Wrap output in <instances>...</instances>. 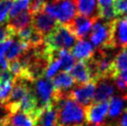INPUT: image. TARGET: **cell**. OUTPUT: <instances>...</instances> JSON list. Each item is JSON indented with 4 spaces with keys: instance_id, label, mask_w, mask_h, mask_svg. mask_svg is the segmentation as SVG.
<instances>
[{
    "instance_id": "obj_1",
    "label": "cell",
    "mask_w": 127,
    "mask_h": 126,
    "mask_svg": "<svg viewBox=\"0 0 127 126\" xmlns=\"http://www.w3.org/2000/svg\"><path fill=\"white\" fill-rule=\"evenodd\" d=\"M76 38L68 25L59 24L48 35L44 38V46L50 52H58L61 49L72 48Z\"/></svg>"
},
{
    "instance_id": "obj_2",
    "label": "cell",
    "mask_w": 127,
    "mask_h": 126,
    "mask_svg": "<svg viewBox=\"0 0 127 126\" xmlns=\"http://www.w3.org/2000/svg\"><path fill=\"white\" fill-rule=\"evenodd\" d=\"M43 11L56 19L60 24H69L77 15L76 2L75 0H53L46 2Z\"/></svg>"
},
{
    "instance_id": "obj_3",
    "label": "cell",
    "mask_w": 127,
    "mask_h": 126,
    "mask_svg": "<svg viewBox=\"0 0 127 126\" xmlns=\"http://www.w3.org/2000/svg\"><path fill=\"white\" fill-rule=\"evenodd\" d=\"M90 39L93 45L100 49L112 48L110 40V21H95L92 27Z\"/></svg>"
},
{
    "instance_id": "obj_4",
    "label": "cell",
    "mask_w": 127,
    "mask_h": 126,
    "mask_svg": "<svg viewBox=\"0 0 127 126\" xmlns=\"http://www.w3.org/2000/svg\"><path fill=\"white\" fill-rule=\"evenodd\" d=\"M59 24L60 22L56 19L47 15L44 11H40L32 15L31 26L43 37H46V35L49 34Z\"/></svg>"
},
{
    "instance_id": "obj_5",
    "label": "cell",
    "mask_w": 127,
    "mask_h": 126,
    "mask_svg": "<svg viewBox=\"0 0 127 126\" xmlns=\"http://www.w3.org/2000/svg\"><path fill=\"white\" fill-rule=\"evenodd\" d=\"M110 40L112 48L127 47V20L115 19L110 21Z\"/></svg>"
},
{
    "instance_id": "obj_6",
    "label": "cell",
    "mask_w": 127,
    "mask_h": 126,
    "mask_svg": "<svg viewBox=\"0 0 127 126\" xmlns=\"http://www.w3.org/2000/svg\"><path fill=\"white\" fill-rule=\"evenodd\" d=\"M98 19L86 18L77 14L69 24L66 25H68V27L71 30L72 34L74 35V37L76 38V40L82 41L89 34V32H90L92 27H93V24Z\"/></svg>"
},
{
    "instance_id": "obj_7",
    "label": "cell",
    "mask_w": 127,
    "mask_h": 126,
    "mask_svg": "<svg viewBox=\"0 0 127 126\" xmlns=\"http://www.w3.org/2000/svg\"><path fill=\"white\" fill-rule=\"evenodd\" d=\"M33 88H31L32 94L35 96L40 109L45 108L51 101V98L54 93L53 85L48 80L38 79L33 82Z\"/></svg>"
},
{
    "instance_id": "obj_8",
    "label": "cell",
    "mask_w": 127,
    "mask_h": 126,
    "mask_svg": "<svg viewBox=\"0 0 127 126\" xmlns=\"http://www.w3.org/2000/svg\"><path fill=\"white\" fill-rule=\"evenodd\" d=\"M85 122L87 124H101L109 111L108 101L91 103L84 109Z\"/></svg>"
},
{
    "instance_id": "obj_9",
    "label": "cell",
    "mask_w": 127,
    "mask_h": 126,
    "mask_svg": "<svg viewBox=\"0 0 127 126\" xmlns=\"http://www.w3.org/2000/svg\"><path fill=\"white\" fill-rule=\"evenodd\" d=\"M95 84L94 82H90L84 85H78L70 92V97L79 105L88 106L94 101Z\"/></svg>"
},
{
    "instance_id": "obj_10",
    "label": "cell",
    "mask_w": 127,
    "mask_h": 126,
    "mask_svg": "<svg viewBox=\"0 0 127 126\" xmlns=\"http://www.w3.org/2000/svg\"><path fill=\"white\" fill-rule=\"evenodd\" d=\"M71 75L74 83L78 85H84L92 82L90 71L85 60H79L71 70Z\"/></svg>"
},
{
    "instance_id": "obj_11",
    "label": "cell",
    "mask_w": 127,
    "mask_h": 126,
    "mask_svg": "<svg viewBox=\"0 0 127 126\" xmlns=\"http://www.w3.org/2000/svg\"><path fill=\"white\" fill-rule=\"evenodd\" d=\"M7 21H8V22L7 24V27L16 36L18 32L21 31L22 29L26 28V27L31 25L32 15L30 14V12L27 9V10L20 13L17 16H15L14 18L7 20Z\"/></svg>"
},
{
    "instance_id": "obj_12",
    "label": "cell",
    "mask_w": 127,
    "mask_h": 126,
    "mask_svg": "<svg viewBox=\"0 0 127 126\" xmlns=\"http://www.w3.org/2000/svg\"><path fill=\"white\" fill-rule=\"evenodd\" d=\"M57 109L51 103L43 108L39 114L35 126H56Z\"/></svg>"
},
{
    "instance_id": "obj_13",
    "label": "cell",
    "mask_w": 127,
    "mask_h": 126,
    "mask_svg": "<svg viewBox=\"0 0 127 126\" xmlns=\"http://www.w3.org/2000/svg\"><path fill=\"white\" fill-rule=\"evenodd\" d=\"M51 84L53 85L54 91L60 92V93H67L68 90L73 85L74 83L73 78L69 72L62 71L61 73L54 76Z\"/></svg>"
},
{
    "instance_id": "obj_14",
    "label": "cell",
    "mask_w": 127,
    "mask_h": 126,
    "mask_svg": "<svg viewBox=\"0 0 127 126\" xmlns=\"http://www.w3.org/2000/svg\"><path fill=\"white\" fill-rule=\"evenodd\" d=\"M71 55L73 58H76L79 60H88L95 54V50L92 45L87 41L82 40L72 46L71 48Z\"/></svg>"
},
{
    "instance_id": "obj_15",
    "label": "cell",
    "mask_w": 127,
    "mask_h": 126,
    "mask_svg": "<svg viewBox=\"0 0 127 126\" xmlns=\"http://www.w3.org/2000/svg\"><path fill=\"white\" fill-rule=\"evenodd\" d=\"M109 80L110 79H104V80H100L96 83V84H98V85H97L96 93L95 94V97H94V101H93L94 103L107 101L112 95L113 92H114V86Z\"/></svg>"
},
{
    "instance_id": "obj_16",
    "label": "cell",
    "mask_w": 127,
    "mask_h": 126,
    "mask_svg": "<svg viewBox=\"0 0 127 126\" xmlns=\"http://www.w3.org/2000/svg\"><path fill=\"white\" fill-rule=\"evenodd\" d=\"M78 15L86 18L99 19L97 15V8L95 0H75Z\"/></svg>"
},
{
    "instance_id": "obj_17",
    "label": "cell",
    "mask_w": 127,
    "mask_h": 126,
    "mask_svg": "<svg viewBox=\"0 0 127 126\" xmlns=\"http://www.w3.org/2000/svg\"><path fill=\"white\" fill-rule=\"evenodd\" d=\"M8 126H35V122L32 117L21 111L11 113L7 121Z\"/></svg>"
},
{
    "instance_id": "obj_18",
    "label": "cell",
    "mask_w": 127,
    "mask_h": 126,
    "mask_svg": "<svg viewBox=\"0 0 127 126\" xmlns=\"http://www.w3.org/2000/svg\"><path fill=\"white\" fill-rule=\"evenodd\" d=\"M28 46H29L26 43L20 41V40H17V41L13 42L11 44L10 47L8 48V50L6 53V60L8 62L17 60L19 57L27 49Z\"/></svg>"
},
{
    "instance_id": "obj_19",
    "label": "cell",
    "mask_w": 127,
    "mask_h": 126,
    "mask_svg": "<svg viewBox=\"0 0 127 126\" xmlns=\"http://www.w3.org/2000/svg\"><path fill=\"white\" fill-rule=\"evenodd\" d=\"M57 57L61 61V68H62L63 71L65 72L71 71L72 67L75 64V60H74L73 56L71 55V53L69 50L61 49L57 52Z\"/></svg>"
},
{
    "instance_id": "obj_20",
    "label": "cell",
    "mask_w": 127,
    "mask_h": 126,
    "mask_svg": "<svg viewBox=\"0 0 127 126\" xmlns=\"http://www.w3.org/2000/svg\"><path fill=\"white\" fill-rule=\"evenodd\" d=\"M114 71L119 76V73L127 69V47L124 48L112 60Z\"/></svg>"
},
{
    "instance_id": "obj_21",
    "label": "cell",
    "mask_w": 127,
    "mask_h": 126,
    "mask_svg": "<svg viewBox=\"0 0 127 126\" xmlns=\"http://www.w3.org/2000/svg\"><path fill=\"white\" fill-rule=\"evenodd\" d=\"M31 0H12L11 7L8 12V19H12L23 11L27 10Z\"/></svg>"
},
{
    "instance_id": "obj_22",
    "label": "cell",
    "mask_w": 127,
    "mask_h": 126,
    "mask_svg": "<svg viewBox=\"0 0 127 126\" xmlns=\"http://www.w3.org/2000/svg\"><path fill=\"white\" fill-rule=\"evenodd\" d=\"M124 107V99L121 97H111L109 99V115L110 118H115L118 115H120Z\"/></svg>"
},
{
    "instance_id": "obj_23",
    "label": "cell",
    "mask_w": 127,
    "mask_h": 126,
    "mask_svg": "<svg viewBox=\"0 0 127 126\" xmlns=\"http://www.w3.org/2000/svg\"><path fill=\"white\" fill-rule=\"evenodd\" d=\"M61 68V61L57 57V53L55 54V56L53 57V59L51 60L48 65L46 67V72H45V76L46 79H50L55 76V74L57 73V71Z\"/></svg>"
},
{
    "instance_id": "obj_24",
    "label": "cell",
    "mask_w": 127,
    "mask_h": 126,
    "mask_svg": "<svg viewBox=\"0 0 127 126\" xmlns=\"http://www.w3.org/2000/svg\"><path fill=\"white\" fill-rule=\"evenodd\" d=\"M11 3L12 0H0V24L4 23L8 19Z\"/></svg>"
},
{
    "instance_id": "obj_25",
    "label": "cell",
    "mask_w": 127,
    "mask_h": 126,
    "mask_svg": "<svg viewBox=\"0 0 127 126\" xmlns=\"http://www.w3.org/2000/svg\"><path fill=\"white\" fill-rule=\"evenodd\" d=\"M46 3V0H32V1H30L28 11L30 12L31 15L40 12V11H43Z\"/></svg>"
},
{
    "instance_id": "obj_26",
    "label": "cell",
    "mask_w": 127,
    "mask_h": 126,
    "mask_svg": "<svg viewBox=\"0 0 127 126\" xmlns=\"http://www.w3.org/2000/svg\"><path fill=\"white\" fill-rule=\"evenodd\" d=\"M112 7L115 16L124 14L127 12V0H115Z\"/></svg>"
},
{
    "instance_id": "obj_27",
    "label": "cell",
    "mask_w": 127,
    "mask_h": 126,
    "mask_svg": "<svg viewBox=\"0 0 127 126\" xmlns=\"http://www.w3.org/2000/svg\"><path fill=\"white\" fill-rule=\"evenodd\" d=\"M15 35L10 32L7 26H0V44L7 41L8 39H12Z\"/></svg>"
},
{
    "instance_id": "obj_28",
    "label": "cell",
    "mask_w": 127,
    "mask_h": 126,
    "mask_svg": "<svg viewBox=\"0 0 127 126\" xmlns=\"http://www.w3.org/2000/svg\"><path fill=\"white\" fill-rule=\"evenodd\" d=\"M12 43H13V40H12V39H8L7 41H5V42L0 44V59H1V58H4L5 54L7 53L8 48L10 47Z\"/></svg>"
},
{
    "instance_id": "obj_29",
    "label": "cell",
    "mask_w": 127,
    "mask_h": 126,
    "mask_svg": "<svg viewBox=\"0 0 127 126\" xmlns=\"http://www.w3.org/2000/svg\"><path fill=\"white\" fill-rule=\"evenodd\" d=\"M114 80H115V84H116L117 87L119 88L120 90H126L127 89V84L120 77V76H117Z\"/></svg>"
},
{
    "instance_id": "obj_30",
    "label": "cell",
    "mask_w": 127,
    "mask_h": 126,
    "mask_svg": "<svg viewBox=\"0 0 127 126\" xmlns=\"http://www.w3.org/2000/svg\"><path fill=\"white\" fill-rule=\"evenodd\" d=\"M112 6V0H97V9Z\"/></svg>"
},
{
    "instance_id": "obj_31",
    "label": "cell",
    "mask_w": 127,
    "mask_h": 126,
    "mask_svg": "<svg viewBox=\"0 0 127 126\" xmlns=\"http://www.w3.org/2000/svg\"><path fill=\"white\" fill-rule=\"evenodd\" d=\"M120 126H127V109L124 112V116L123 118L121 120V123H120Z\"/></svg>"
},
{
    "instance_id": "obj_32",
    "label": "cell",
    "mask_w": 127,
    "mask_h": 126,
    "mask_svg": "<svg viewBox=\"0 0 127 126\" xmlns=\"http://www.w3.org/2000/svg\"><path fill=\"white\" fill-rule=\"evenodd\" d=\"M119 75H120V77L127 84V69L123 70V71H121L120 73H119Z\"/></svg>"
},
{
    "instance_id": "obj_33",
    "label": "cell",
    "mask_w": 127,
    "mask_h": 126,
    "mask_svg": "<svg viewBox=\"0 0 127 126\" xmlns=\"http://www.w3.org/2000/svg\"><path fill=\"white\" fill-rule=\"evenodd\" d=\"M56 126H58V125H56Z\"/></svg>"
}]
</instances>
